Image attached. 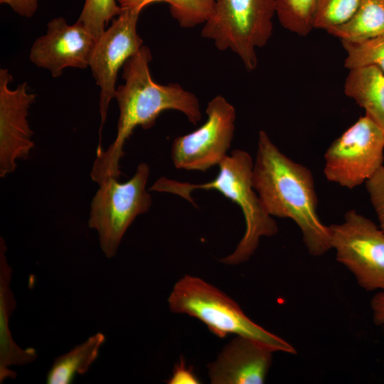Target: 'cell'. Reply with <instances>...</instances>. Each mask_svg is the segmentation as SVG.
I'll return each mask as SVG.
<instances>
[{"label":"cell","instance_id":"603a6c76","mask_svg":"<svg viewBox=\"0 0 384 384\" xmlns=\"http://www.w3.org/2000/svg\"><path fill=\"white\" fill-rule=\"evenodd\" d=\"M366 187L380 228L384 231V166L366 181Z\"/></svg>","mask_w":384,"mask_h":384},{"label":"cell","instance_id":"7402d4cb","mask_svg":"<svg viewBox=\"0 0 384 384\" xmlns=\"http://www.w3.org/2000/svg\"><path fill=\"white\" fill-rule=\"evenodd\" d=\"M361 0H318L314 28L328 29L348 22L356 14Z\"/></svg>","mask_w":384,"mask_h":384},{"label":"cell","instance_id":"4316f807","mask_svg":"<svg viewBox=\"0 0 384 384\" xmlns=\"http://www.w3.org/2000/svg\"><path fill=\"white\" fill-rule=\"evenodd\" d=\"M383 331H384V328H383Z\"/></svg>","mask_w":384,"mask_h":384},{"label":"cell","instance_id":"6da1fadb","mask_svg":"<svg viewBox=\"0 0 384 384\" xmlns=\"http://www.w3.org/2000/svg\"><path fill=\"white\" fill-rule=\"evenodd\" d=\"M151 58L150 49L142 46L123 65L125 82L117 87L114 97L119 109L117 136L106 151L97 154L90 172L97 183L110 176L119 179L124 144L137 127H152L159 114L169 110L182 112L194 125L201 119L198 99L193 93L177 83L161 85L153 80L149 68Z\"/></svg>","mask_w":384,"mask_h":384},{"label":"cell","instance_id":"9a60e30c","mask_svg":"<svg viewBox=\"0 0 384 384\" xmlns=\"http://www.w3.org/2000/svg\"><path fill=\"white\" fill-rule=\"evenodd\" d=\"M344 92L366 110V114L384 130V74L377 66L350 70Z\"/></svg>","mask_w":384,"mask_h":384},{"label":"cell","instance_id":"d6986e66","mask_svg":"<svg viewBox=\"0 0 384 384\" xmlns=\"http://www.w3.org/2000/svg\"><path fill=\"white\" fill-rule=\"evenodd\" d=\"M318 0H276V15L287 30L301 36L314 28V16Z\"/></svg>","mask_w":384,"mask_h":384},{"label":"cell","instance_id":"3957f363","mask_svg":"<svg viewBox=\"0 0 384 384\" xmlns=\"http://www.w3.org/2000/svg\"><path fill=\"white\" fill-rule=\"evenodd\" d=\"M253 164L247 151L235 149L218 164V173L210 181L195 184L161 177L149 190L178 195L196 207L191 197L193 191L216 190L237 204L245 218V234L233 252L220 261L226 265H238L254 254L260 238L274 235L278 231L277 223L264 208L253 187Z\"/></svg>","mask_w":384,"mask_h":384},{"label":"cell","instance_id":"484cf974","mask_svg":"<svg viewBox=\"0 0 384 384\" xmlns=\"http://www.w3.org/2000/svg\"><path fill=\"white\" fill-rule=\"evenodd\" d=\"M370 307L374 324L384 328V291H380L373 296Z\"/></svg>","mask_w":384,"mask_h":384},{"label":"cell","instance_id":"ba28073f","mask_svg":"<svg viewBox=\"0 0 384 384\" xmlns=\"http://www.w3.org/2000/svg\"><path fill=\"white\" fill-rule=\"evenodd\" d=\"M336 260L366 291H384V231L355 210L340 224L330 225Z\"/></svg>","mask_w":384,"mask_h":384},{"label":"cell","instance_id":"5b68a950","mask_svg":"<svg viewBox=\"0 0 384 384\" xmlns=\"http://www.w3.org/2000/svg\"><path fill=\"white\" fill-rule=\"evenodd\" d=\"M275 14L276 0H215L201 36L220 50H232L252 71L257 66L256 48L270 38Z\"/></svg>","mask_w":384,"mask_h":384},{"label":"cell","instance_id":"e0dca14e","mask_svg":"<svg viewBox=\"0 0 384 384\" xmlns=\"http://www.w3.org/2000/svg\"><path fill=\"white\" fill-rule=\"evenodd\" d=\"M346 41H362L384 34V0H361L353 16L326 31Z\"/></svg>","mask_w":384,"mask_h":384},{"label":"cell","instance_id":"277c9868","mask_svg":"<svg viewBox=\"0 0 384 384\" xmlns=\"http://www.w3.org/2000/svg\"><path fill=\"white\" fill-rule=\"evenodd\" d=\"M171 312L203 322L219 338L235 334L252 339L272 350L296 354L295 348L247 317L227 294L205 280L185 274L174 285L168 298Z\"/></svg>","mask_w":384,"mask_h":384},{"label":"cell","instance_id":"52a82bcc","mask_svg":"<svg viewBox=\"0 0 384 384\" xmlns=\"http://www.w3.org/2000/svg\"><path fill=\"white\" fill-rule=\"evenodd\" d=\"M324 159L327 180L354 188L383 166L384 130L365 114L331 143Z\"/></svg>","mask_w":384,"mask_h":384},{"label":"cell","instance_id":"cb8c5ba5","mask_svg":"<svg viewBox=\"0 0 384 384\" xmlns=\"http://www.w3.org/2000/svg\"><path fill=\"white\" fill-rule=\"evenodd\" d=\"M169 384H198L200 383L191 367L186 366L183 358L177 363L171 377L167 380Z\"/></svg>","mask_w":384,"mask_h":384},{"label":"cell","instance_id":"44dd1931","mask_svg":"<svg viewBox=\"0 0 384 384\" xmlns=\"http://www.w3.org/2000/svg\"><path fill=\"white\" fill-rule=\"evenodd\" d=\"M122 11L116 0H85L77 21L80 23L96 41L105 26Z\"/></svg>","mask_w":384,"mask_h":384},{"label":"cell","instance_id":"7c38bea8","mask_svg":"<svg viewBox=\"0 0 384 384\" xmlns=\"http://www.w3.org/2000/svg\"><path fill=\"white\" fill-rule=\"evenodd\" d=\"M46 33L36 38L30 51V60L48 70L53 78L60 76L68 67L80 69L89 66L95 40L76 21L69 25L63 17L51 19Z\"/></svg>","mask_w":384,"mask_h":384},{"label":"cell","instance_id":"30bf717a","mask_svg":"<svg viewBox=\"0 0 384 384\" xmlns=\"http://www.w3.org/2000/svg\"><path fill=\"white\" fill-rule=\"evenodd\" d=\"M142 10L122 9L112 25L95 41L89 63L92 76L100 88V114L101 131L106 121L110 101L115 97L117 73L121 67L143 46L137 33V23Z\"/></svg>","mask_w":384,"mask_h":384},{"label":"cell","instance_id":"ac0fdd59","mask_svg":"<svg viewBox=\"0 0 384 384\" xmlns=\"http://www.w3.org/2000/svg\"><path fill=\"white\" fill-rule=\"evenodd\" d=\"M122 9L142 10L149 4L164 1L182 28H192L204 23L213 14L215 0H117Z\"/></svg>","mask_w":384,"mask_h":384},{"label":"cell","instance_id":"ffe728a7","mask_svg":"<svg viewBox=\"0 0 384 384\" xmlns=\"http://www.w3.org/2000/svg\"><path fill=\"white\" fill-rule=\"evenodd\" d=\"M341 41L347 53L344 61L346 68L377 66L384 72V34L362 41Z\"/></svg>","mask_w":384,"mask_h":384},{"label":"cell","instance_id":"7a4b0ae2","mask_svg":"<svg viewBox=\"0 0 384 384\" xmlns=\"http://www.w3.org/2000/svg\"><path fill=\"white\" fill-rule=\"evenodd\" d=\"M252 183L271 216L292 219L299 228L312 256L331 249L330 226L318 213V198L311 171L284 154L268 134L260 131Z\"/></svg>","mask_w":384,"mask_h":384},{"label":"cell","instance_id":"4fadbf2b","mask_svg":"<svg viewBox=\"0 0 384 384\" xmlns=\"http://www.w3.org/2000/svg\"><path fill=\"white\" fill-rule=\"evenodd\" d=\"M274 351L246 337L236 336L207 365L213 384H262Z\"/></svg>","mask_w":384,"mask_h":384},{"label":"cell","instance_id":"5bb4252c","mask_svg":"<svg viewBox=\"0 0 384 384\" xmlns=\"http://www.w3.org/2000/svg\"><path fill=\"white\" fill-rule=\"evenodd\" d=\"M6 245L0 239V383L5 379L15 378L16 373L9 367L12 365H24L33 362L37 357L33 348L22 349L12 338L9 327V317L15 309L16 302L10 288L12 269L9 265L6 255Z\"/></svg>","mask_w":384,"mask_h":384},{"label":"cell","instance_id":"9c48e42d","mask_svg":"<svg viewBox=\"0 0 384 384\" xmlns=\"http://www.w3.org/2000/svg\"><path fill=\"white\" fill-rule=\"evenodd\" d=\"M206 122L173 141L171 159L178 169L206 171L227 156L235 131V107L218 95L208 103Z\"/></svg>","mask_w":384,"mask_h":384},{"label":"cell","instance_id":"2e32d148","mask_svg":"<svg viewBox=\"0 0 384 384\" xmlns=\"http://www.w3.org/2000/svg\"><path fill=\"white\" fill-rule=\"evenodd\" d=\"M105 340L98 332L71 351L56 358L48 373V384H68L75 375L84 374L97 359L99 350Z\"/></svg>","mask_w":384,"mask_h":384},{"label":"cell","instance_id":"8992f818","mask_svg":"<svg viewBox=\"0 0 384 384\" xmlns=\"http://www.w3.org/2000/svg\"><path fill=\"white\" fill-rule=\"evenodd\" d=\"M146 163H140L134 176L124 183L110 176L100 181L94 196L88 219L97 231L100 247L108 258L114 257L120 242L137 216L149 210L151 194L146 186L149 175Z\"/></svg>","mask_w":384,"mask_h":384},{"label":"cell","instance_id":"8fae6325","mask_svg":"<svg viewBox=\"0 0 384 384\" xmlns=\"http://www.w3.org/2000/svg\"><path fill=\"white\" fill-rule=\"evenodd\" d=\"M12 75L0 69V176L15 171L18 159H26L33 148V132L28 122V109L36 95L23 82L12 90Z\"/></svg>","mask_w":384,"mask_h":384},{"label":"cell","instance_id":"d4e9b609","mask_svg":"<svg viewBox=\"0 0 384 384\" xmlns=\"http://www.w3.org/2000/svg\"><path fill=\"white\" fill-rule=\"evenodd\" d=\"M0 3L9 5L16 14L27 18L33 16L38 7V0H0Z\"/></svg>","mask_w":384,"mask_h":384}]
</instances>
